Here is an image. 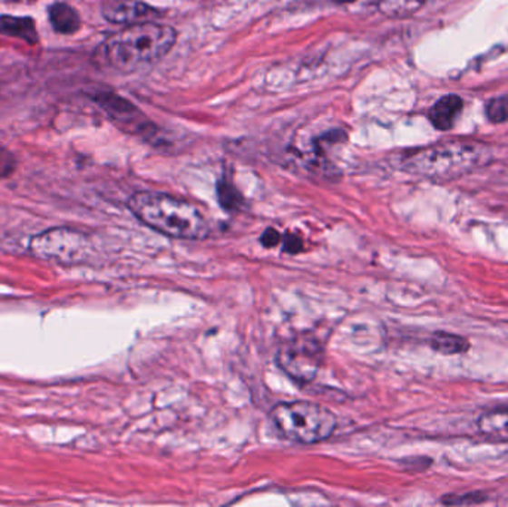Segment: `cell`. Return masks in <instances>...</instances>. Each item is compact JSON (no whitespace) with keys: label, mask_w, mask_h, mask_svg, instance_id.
<instances>
[{"label":"cell","mask_w":508,"mask_h":507,"mask_svg":"<svg viewBox=\"0 0 508 507\" xmlns=\"http://www.w3.org/2000/svg\"><path fill=\"white\" fill-rule=\"evenodd\" d=\"M176 30L153 21L128 25L109 37L99 48L103 66L121 73H132L160 62L176 45Z\"/></svg>","instance_id":"cell-1"},{"label":"cell","mask_w":508,"mask_h":507,"mask_svg":"<svg viewBox=\"0 0 508 507\" xmlns=\"http://www.w3.org/2000/svg\"><path fill=\"white\" fill-rule=\"evenodd\" d=\"M128 209L140 222L171 239H202L209 237V222L201 210L192 202L172 195L142 190L128 200Z\"/></svg>","instance_id":"cell-2"},{"label":"cell","mask_w":508,"mask_h":507,"mask_svg":"<svg viewBox=\"0 0 508 507\" xmlns=\"http://www.w3.org/2000/svg\"><path fill=\"white\" fill-rule=\"evenodd\" d=\"M492 153L484 143L444 141L418 149L403 160V170L435 181H449L472 173L491 161Z\"/></svg>","instance_id":"cell-3"},{"label":"cell","mask_w":508,"mask_h":507,"mask_svg":"<svg viewBox=\"0 0 508 507\" xmlns=\"http://www.w3.org/2000/svg\"><path fill=\"white\" fill-rule=\"evenodd\" d=\"M271 423L281 437L305 445L327 441L337 427L330 409L307 400L277 405L271 411Z\"/></svg>","instance_id":"cell-4"},{"label":"cell","mask_w":508,"mask_h":507,"mask_svg":"<svg viewBox=\"0 0 508 507\" xmlns=\"http://www.w3.org/2000/svg\"><path fill=\"white\" fill-rule=\"evenodd\" d=\"M30 248L41 259L76 264L85 259L90 250V241L81 232L69 228H55L34 237Z\"/></svg>","instance_id":"cell-5"},{"label":"cell","mask_w":508,"mask_h":507,"mask_svg":"<svg viewBox=\"0 0 508 507\" xmlns=\"http://www.w3.org/2000/svg\"><path fill=\"white\" fill-rule=\"evenodd\" d=\"M277 362L290 378L307 384L314 380L320 371L323 348L316 339L299 336L281 346Z\"/></svg>","instance_id":"cell-6"},{"label":"cell","mask_w":508,"mask_h":507,"mask_svg":"<svg viewBox=\"0 0 508 507\" xmlns=\"http://www.w3.org/2000/svg\"><path fill=\"white\" fill-rule=\"evenodd\" d=\"M94 100L119 128L139 136L148 137L153 134L152 122L128 100L112 93H100L95 95Z\"/></svg>","instance_id":"cell-7"},{"label":"cell","mask_w":508,"mask_h":507,"mask_svg":"<svg viewBox=\"0 0 508 507\" xmlns=\"http://www.w3.org/2000/svg\"><path fill=\"white\" fill-rule=\"evenodd\" d=\"M103 15L115 24H142L160 17L158 9L140 0H115L103 6Z\"/></svg>","instance_id":"cell-8"},{"label":"cell","mask_w":508,"mask_h":507,"mask_svg":"<svg viewBox=\"0 0 508 507\" xmlns=\"http://www.w3.org/2000/svg\"><path fill=\"white\" fill-rule=\"evenodd\" d=\"M463 108L464 102L459 95H444L439 102L433 104V108L428 112V118L435 128L446 132L456 124Z\"/></svg>","instance_id":"cell-9"},{"label":"cell","mask_w":508,"mask_h":507,"mask_svg":"<svg viewBox=\"0 0 508 507\" xmlns=\"http://www.w3.org/2000/svg\"><path fill=\"white\" fill-rule=\"evenodd\" d=\"M480 434L493 441L508 442V408L489 409L477 420Z\"/></svg>","instance_id":"cell-10"},{"label":"cell","mask_w":508,"mask_h":507,"mask_svg":"<svg viewBox=\"0 0 508 507\" xmlns=\"http://www.w3.org/2000/svg\"><path fill=\"white\" fill-rule=\"evenodd\" d=\"M0 34L9 37H17L27 42L29 45H34L39 41L34 21L29 17H11V15H0Z\"/></svg>","instance_id":"cell-11"},{"label":"cell","mask_w":508,"mask_h":507,"mask_svg":"<svg viewBox=\"0 0 508 507\" xmlns=\"http://www.w3.org/2000/svg\"><path fill=\"white\" fill-rule=\"evenodd\" d=\"M54 30L62 34H73L81 29V17L78 11L64 2H57L48 8Z\"/></svg>","instance_id":"cell-12"},{"label":"cell","mask_w":508,"mask_h":507,"mask_svg":"<svg viewBox=\"0 0 508 507\" xmlns=\"http://www.w3.org/2000/svg\"><path fill=\"white\" fill-rule=\"evenodd\" d=\"M430 346L433 350L437 351L440 355L458 356L467 353L472 344L465 336L439 330L431 336Z\"/></svg>","instance_id":"cell-13"},{"label":"cell","mask_w":508,"mask_h":507,"mask_svg":"<svg viewBox=\"0 0 508 507\" xmlns=\"http://www.w3.org/2000/svg\"><path fill=\"white\" fill-rule=\"evenodd\" d=\"M425 0H379V9L386 17L406 18L418 13Z\"/></svg>","instance_id":"cell-14"},{"label":"cell","mask_w":508,"mask_h":507,"mask_svg":"<svg viewBox=\"0 0 508 507\" xmlns=\"http://www.w3.org/2000/svg\"><path fill=\"white\" fill-rule=\"evenodd\" d=\"M218 195L219 201L221 206L225 207L226 210H237L242 204V197L238 192L237 188L232 185V181L223 180L218 183Z\"/></svg>","instance_id":"cell-15"},{"label":"cell","mask_w":508,"mask_h":507,"mask_svg":"<svg viewBox=\"0 0 508 507\" xmlns=\"http://www.w3.org/2000/svg\"><path fill=\"white\" fill-rule=\"evenodd\" d=\"M488 500V494L482 491H470L463 494H447L442 499V503L446 506H473L482 504Z\"/></svg>","instance_id":"cell-16"},{"label":"cell","mask_w":508,"mask_h":507,"mask_svg":"<svg viewBox=\"0 0 508 507\" xmlns=\"http://www.w3.org/2000/svg\"><path fill=\"white\" fill-rule=\"evenodd\" d=\"M486 115L492 122H505L508 120V95L492 99L486 106Z\"/></svg>","instance_id":"cell-17"},{"label":"cell","mask_w":508,"mask_h":507,"mask_svg":"<svg viewBox=\"0 0 508 507\" xmlns=\"http://www.w3.org/2000/svg\"><path fill=\"white\" fill-rule=\"evenodd\" d=\"M15 157L9 152L8 149L0 146V179L8 178L15 170Z\"/></svg>","instance_id":"cell-18"},{"label":"cell","mask_w":508,"mask_h":507,"mask_svg":"<svg viewBox=\"0 0 508 507\" xmlns=\"http://www.w3.org/2000/svg\"><path fill=\"white\" fill-rule=\"evenodd\" d=\"M279 239H281V237H279L278 231H275L272 228L263 232L262 237H260V241L265 248H274L279 243Z\"/></svg>","instance_id":"cell-19"},{"label":"cell","mask_w":508,"mask_h":507,"mask_svg":"<svg viewBox=\"0 0 508 507\" xmlns=\"http://www.w3.org/2000/svg\"><path fill=\"white\" fill-rule=\"evenodd\" d=\"M284 249L288 253H298L302 250V239L299 237L288 236L284 239Z\"/></svg>","instance_id":"cell-20"},{"label":"cell","mask_w":508,"mask_h":507,"mask_svg":"<svg viewBox=\"0 0 508 507\" xmlns=\"http://www.w3.org/2000/svg\"><path fill=\"white\" fill-rule=\"evenodd\" d=\"M335 2H339V4H349V2H356V0H335Z\"/></svg>","instance_id":"cell-21"},{"label":"cell","mask_w":508,"mask_h":507,"mask_svg":"<svg viewBox=\"0 0 508 507\" xmlns=\"http://www.w3.org/2000/svg\"><path fill=\"white\" fill-rule=\"evenodd\" d=\"M13 2H23V0H13ZM24 2H32V0H24Z\"/></svg>","instance_id":"cell-22"}]
</instances>
